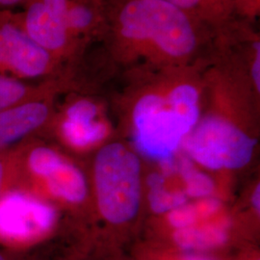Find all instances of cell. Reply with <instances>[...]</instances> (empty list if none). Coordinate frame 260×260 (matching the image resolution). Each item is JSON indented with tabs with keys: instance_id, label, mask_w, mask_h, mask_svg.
<instances>
[{
	"instance_id": "cell-1",
	"label": "cell",
	"mask_w": 260,
	"mask_h": 260,
	"mask_svg": "<svg viewBox=\"0 0 260 260\" xmlns=\"http://www.w3.org/2000/svg\"><path fill=\"white\" fill-rule=\"evenodd\" d=\"M108 59L137 71L194 65L210 55L217 33L164 0H101Z\"/></svg>"
},
{
	"instance_id": "cell-2",
	"label": "cell",
	"mask_w": 260,
	"mask_h": 260,
	"mask_svg": "<svg viewBox=\"0 0 260 260\" xmlns=\"http://www.w3.org/2000/svg\"><path fill=\"white\" fill-rule=\"evenodd\" d=\"M194 65L137 71L121 101V117L129 145L152 166L172 163L205 107V68Z\"/></svg>"
},
{
	"instance_id": "cell-3",
	"label": "cell",
	"mask_w": 260,
	"mask_h": 260,
	"mask_svg": "<svg viewBox=\"0 0 260 260\" xmlns=\"http://www.w3.org/2000/svg\"><path fill=\"white\" fill-rule=\"evenodd\" d=\"M256 109L257 103L241 89L220 81L206 84L202 117L180 152L205 171L233 177L254 156Z\"/></svg>"
},
{
	"instance_id": "cell-4",
	"label": "cell",
	"mask_w": 260,
	"mask_h": 260,
	"mask_svg": "<svg viewBox=\"0 0 260 260\" xmlns=\"http://www.w3.org/2000/svg\"><path fill=\"white\" fill-rule=\"evenodd\" d=\"M87 173L93 226L86 241L96 249L103 235L113 236L117 242L119 236L133 233L141 223L146 212V166L129 143L111 140L92 154Z\"/></svg>"
},
{
	"instance_id": "cell-5",
	"label": "cell",
	"mask_w": 260,
	"mask_h": 260,
	"mask_svg": "<svg viewBox=\"0 0 260 260\" xmlns=\"http://www.w3.org/2000/svg\"><path fill=\"white\" fill-rule=\"evenodd\" d=\"M15 190L54 206L68 217L76 235L86 238L93 226V205L87 169L55 144L36 137L18 146Z\"/></svg>"
},
{
	"instance_id": "cell-6",
	"label": "cell",
	"mask_w": 260,
	"mask_h": 260,
	"mask_svg": "<svg viewBox=\"0 0 260 260\" xmlns=\"http://www.w3.org/2000/svg\"><path fill=\"white\" fill-rule=\"evenodd\" d=\"M61 213L46 202L19 190L0 200V248L34 253L54 237Z\"/></svg>"
},
{
	"instance_id": "cell-7",
	"label": "cell",
	"mask_w": 260,
	"mask_h": 260,
	"mask_svg": "<svg viewBox=\"0 0 260 260\" xmlns=\"http://www.w3.org/2000/svg\"><path fill=\"white\" fill-rule=\"evenodd\" d=\"M113 131L103 102L82 96L68 103L62 111L55 110L46 132L59 148L75 156L92 155L111 141Z\"/></svg>"
},
{
	"instance_id": "cell-8",
	"label": "cell",
	"mask_w": 260,
	"mask_h": 260,
	"mask_svg": "<svg viewBox=\"0 0 260 260\" xmlns=\"http://www.w3.org/2000/svg\"><path fill=\"white\" fill-rule=\"evenodd\" d=\"M254 236L234 214L233 208H230L226 212L203 223L145 239L180 251L229 254L233 249L251 243Z\"/></svg>"
},
{
	"instance_id": "cell-9",
	"label": "cell",
	"mask_w": 260,
	"mask_h": 260,
	"mask_svg": "<svg viewBox=\"0 0 260 260\" xmlns=\"http://www.w3.org/2000/svg\"><path fill=\"white\" fill-rule=\"evenodd\" d=\"M57 89L0 111V152L41 137L55 113Z\"/></svg>"
},
{
	"instance_id": "cell-10",
	"label": "cell",
	"mask_w": 260,
	"mask_h": 260,
	"mask_svg": "<svg viewBox=\"0 0 260 260\" xmlns=\"http://www.w3.org/2000/svg\"><path fill=\"white\" fill-rule=\"evenodd\" d=\"M56 58L37 45L25 31L11 24L0 27V69L25 78L49 75Z\"/></svg>"
},
{
	"instance_id": "cell-11",
	"label": "cell",
	"mask_w": 260,
	"mask_h": 260,
	"mask_svg": "<svg viewBox=\"0 0 260 260\" xmlns=\"http://www.w3.org/2000/svg\"><path fill=\"white\" fill-rule=\"evenodd\" d=\"M69 4L70 0H38L25 17L26 34L55 58L69 48L73 37L66 23Z\"/></svg>"
},
{
	"instance_id": "cell-12",
	"label": "cell",
	"mask_w": 260,
	"mask_h": 260,
	"mask_svg": "<svg viewBox=\"0 0 260 260\" xmlns=\"http://www.w3.org/2000/svg\"><path fill=\"white\" fill-rule=\"evenodd\" d=\"M230 208L228 202L216 198L189 201L166 213L149 217L146 238H154L203 223L226 212Z\"/></svg>"
},
{
	"instance_id": "cell-13",
	"label": "cell",
	"mask_w": 260,
	"mask_h": 260,
	"mask_svg": "<svg viewBox=\"0 0 260 260\" xmlns=\"http://www.w3.org/2000/svg\"><path fill=\"white\" fill-rule=\"evenodd\" d=\"M175 160L164 166H152L145 173V210L149 217L158 216L189 202L177 177Z\"/></svg>"
},
{
	"instance_id": "cell-14",
	"label": "cell",
	"mask_w": 260,
	"mask_h": 260,
	"mask_svg": "<svg viewBox=\"0 0 260 260\" xmlns=\"http://www.w3.org/2000/svg\"><path fill=\"white\" fill-rule=\"evenodd\" d=\"M214 32L229 27L238 18L236 0H164Z\"/></svg>"
},
{
	"instance_id": "cell-15",
	"label": "cell",
	"mask_w": 260,
	"mask_h": 260,
	"mask_svg": "<svg viewBox=\"0 0 260 260\" xmlns=\"http://www.w3.org/2000/svg\"><path fill=\"white\" fill-rule=\"evenodd\" d=\"M131 257L134 260H232L230 254L180 251L148 239L134 245Z\"/></svg>"
},
{
	"instance_id": "cell-16",
	"label": "cell",
	"mask_w": 260,
	"mask_h": 260,
	"mask_svg": "<svg viewBox=\"0 0 260 260\" xmlns=\"http://www.w3.org/2000/svg\"><path fill=\"white\" fill-rule=\"evenodd\" d=\"M54 88V83L38 87L24 83L18 78L0 75V111L39 96Z\"/></svg>"
},
{
	"instance_id": "cell-17",
	"label": "cell",
	"mask_w": 260,
	"mask_h": 260,
	"mask_svg": "<svg viewBox=\"0 0 260 260\" xmlns=\"http://www.w3.org/2000/svg\"><path fill=\"white\" fill-rule=\"evenodd\" d=\"M18 159V146L0 152V200L16 188Z\"/></svg>"
},
{
	"instance_id": "cell-18",
	"label": "cell",
	"mask_w": 260,
	"mask_h": 260,
	"mask_svg": "<svg viewBox=\"0 0 260 260\" xmlns=\"http://www.w3.org/2000/svg\"><path fill=\"white\" fill-rule=\"evenodd\" d=\"M239 17L253 20L259 15L260 0H236Z\"/></svg>"
},
{
	"instance_id": "cell-19",
	"label": "cell",
	"mask_w": 260,
	"mask_h": 260,
	"mask_svg": "<svg viewBox=\"0 0 260 260\" xmlns=\"http://www.w3.org/2000/svg\"><path fill=\"white\" fill-rule=\"evenodd\" d=\"M232 260H260L259 251L254 244L249 243L237 249L236 253L232 255Z\"/></svg>"
},
{
	"instance_id": "cell-20",
	"label": "cell",
	"mask_w": 260,
	"mask_h": 260,
	"mask_svg": "<svg viewBox=\"0 0 260 260\" xmlns=\"http://www.w3.org/2000/svg\"><path fill=\"white\" fill-rule=\"evenodd\" d=\"M59 260H103L102 255L94 251H89L79 247H75L67 256Z\"/></svg>"
},
{
	"instance_id": "cell-21",
	"label": "cell",
	"mask_w": 260,
	"mask_h": 260,
	"mask_svg": "<svg viewBox=\"0 0 260 260\" xmlns=\"http://www.w3.org/2000/svg\"><path fill=\"white\" fill-rule=\"evenodd\" d=\"M0 260H37L34 253L8 251L0 248Z\"/></svg>"
},
{
	"instance_id": "cell-22",
	"label": "cell",
	"mask_w": 260,
	"mask_h": 260,
	"mask_svg": "<svg viewBox=\"0 0 260 260\" xmlns=\"http://www.w3.org/2000/svg\"><path fill=\"white\" fill-rule=\"evenodd\" d=\"M103 260H134L132 257H124V256H121V255H118V254H114L113 256H110L108 258V256L104 257L103 256Z\"/></svg>"
}]
</instances>
